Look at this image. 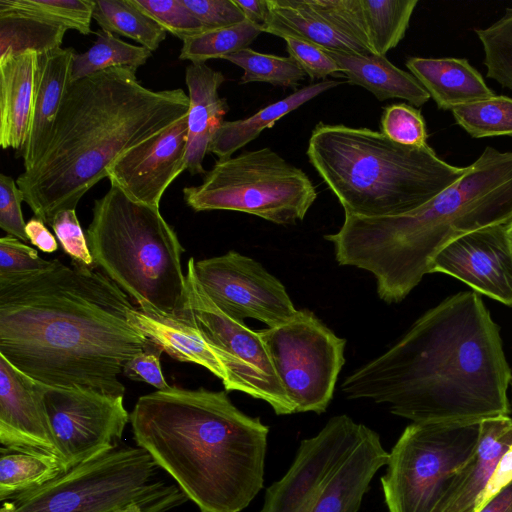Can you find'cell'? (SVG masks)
Instances as JSON below:
<instances>
[{"label": "cell", "instance_id": "1", "mask_svg": "<svg viewBox=\"0 0 512 512\" xmlns=\"http://www.w3.org/2000/svg\"><path fill=\"white\" fill-rule=\"evenodd\" d=\"M133 309L108 276L53 259L43 272L0 284V355L49 387L124 396L119 375L150 344L131 322Z\"/></svg>", "mask_w": 512, "mask_h": 512}, {"label": "cell", "instance_id": "2", "mask_svg": "<svg viewBox=\"0 0 512 512\" xmlns=\"http://www.w3.org/2000/svg\"><path fill=\"white\" fill-rule=\"evenodd\" d=\"M511 380L499 326L480 294L462 291L426 311L341 390L412 422L466 423L509 415Z\"/></svg>", "mask_w": 512, "mask_h": 512}, {"label": "cell", "instance_id": "3", "mask_svg": "<svg viewBox=\"0 0 512 512\" xmlns=\"http://www.w3.org/2000/svg\"><path fill=\"white\" fill-rule=\"evenodd\" d=\"M182 89L154 91L135 71L109 68L71 82L48 144L16 183L34 216L52 224L79 201L123 154L187 116Z\"/></svg>", "mask_w": 512, "mask_h": 512}, {"label": "cell", "instance_id": "4", "mask_svg": "<svg viewBox=\"0 0 512 512\" xmlns=\"http://www.w3.org/2000/svg\"><path fill=\"white\" fill-rule=\"evenodd\" d=\"M130 424L136 445L200 512H241L263 488L269 427L226 390H156L138 398Z\"/></svg>", "mask_w": 512, "mask_h": 512}, {"label": "cell", "instance_id": "5", "mask_svg": "<svg viewBox=\"0 0 512 512\" xmlns=\"http://www.w3.org/2000/svg\"><path fill=\"white\" fill-rule=\"evenodd\" d=\"M512 219V152L487 146L466 173L418 209L389 217L345 215L324 238L340 265L370 272L384 302L398 303L456 238Z\"/></svg>", "mask_w": 512, "mask_h": 512}, {"label": "cell", "instance_id": "6", "mask_svg": "<svg viewBox=\"0 0 512 512\" xmlns=\"http://www.w3.org/2000/svg\"><path fill=\"white\" fill-rule=\"evenodd\" d=\"M306 155L345 215L368 218L410 213L467 171L429 145L405 146L369 128L323 122L313 129Z\"/></svg>", "mask_w": 512, "mask_h": 512}, {"label": "cell", "instance_id": "7", "mask_svg": "<svg viewBox=\"0 0 512 512\" xmlns=\"http://www.w3.org/2000/svg\"><path fill=\"white\" fill-rule=\"evenodd\" d=\"M86 230L96 266L148 316L184 319L187 281L184 252L160 209L133 201L111 185L95 200Z\"/></svg>", "mask_w": 512, "mask_h": 512}, {"label": "cell", "instance_id": "8", "mask_svg": "<svg viewBox=\"0 0 512 512\" xmlns=\"http://www.w3.org/2000/svg\"><path fill=\"white\" fill-rule=\"evenodd\" d=\"M388 454L377 432L334 416L301 441L287 472L267 488L260 512H359Z\"/></svg>", "mask_w": 512, "mask_h": 512}, {"label": "cell", "instance_id": "9", "mask_svg": "<svg viewBox=\"0 0 512 512\" xmlns=\"http://www.w3.org/2000/svg\"><path fill=\"white\" fill-rule=\"evenodd\" d=\"M188 498L143 448L120 444L70 467L38 489L1 502L0 512H168Z\"/></svg>", "mask_w": 512, "mask_h": 512}, {"label": "cell", "instance_id": "10", "mask_svg": "<svg viewBox=\"0 0 512 512\" xmlns=\"http://www.w3.org/2000/svg\"><path fill=\"white\" fill-rule=\"evenodd\" d=\"M317 195L307 174L269 147L218 159L201 184L183 189L196 212L238 211L279 225L303 220Z\"/></svg>", "mask_w": 512, "mask_h": 512}, {"label": "cell", "instance_id": "11", "mask_svg": "<svg viewBox=\"0 0 512 512\" xmlns=\"http://www.w3.org/2000/svg\"><path fill=\"white\" fill-rule=\"evenodd\" d=\"M480 422H412L388 454L381 477L389 512H431L472 458Z\"/></svg>", "mask_w": 512, "mask_h": 512}, {"label": "cell", "instance_id": "12", "mask_svg": "<svg viewBox=\"0 0 512 512\" xmlns=\"http://www.w3.org/2000/svg\"><path fill=\"white\" fill-rule=\"evenodd\" d=\"M258 333L295 412H325L345 362L346 340L306 309Z\"/></svg>", "mask_w": 512, "mask_h": 512}, {"label": "cell", "instance_id": "13", "mask_svg": "<svg viewBox=\"0 0 512 512\" xmlns=\"http://www.w3.org/2000/svg\"><path fill=\"white\" fill-rule=\"evenodd\" d=\"M187 262V308L183 320L199 329L221 352L227 392L240 391L268 403L277 415L296 413L274 370L258 331L222 312L207 296Z\"/></svg>", "mask_w": 512, "mask_h": 512}, {"label": "cell", "instance_id": "14", "mask_svg": "<svg viewBox=\"0 0 512 512\" xmlns=\"http://www.w3.org/2000/svg\"><path fill=\"white\" fill-rule=\"evenodd\" d=\"M44 401L57 449L67 469L119 446L130 423L123 396L47 386Z\"/></svg>", "mask_w": 512, "mask_h": 512}, {"label": "cell", "instance_id": "15", "mask_svg": "<svg viewBox=\"0 0 512 512\" xmlns=\"http://www.w3.org/2000/svg\"><path fill=\"white\" fill-rule=\"evenodd\" d=\"M195 276L213 303L229 317L256 319L269 328L297 313L284 284L261 263L236 251L195 261Z\"/></svg>", "mask_w": 512, "mask_h": 512}, {"label": "cell", "instance_id": "16", "mask_svg": "<svg viewBox=\"0 0 512 512\" xmlns=\"http://www.w3.org/2000/svg\"><path fill=\"white\" fill-rule=\"evenodd\" d=\"M434 272L457 278L478 294L512 307V244L505 224L451 241L434 257L430 273Z\"/></svg>", "mask_w": 512, "mask_h": 512}, {"label": "cell", "instance_id": "17", "mask_svg": "<svg viewBox=\"0 0 512 512\" xmlns=\"http://www.w3.org/2000/svg\"><path fill=\"white\" fill-rule=\"evenodd\" d=\"M187 116L120 156L107 178L135 202L159 209L170 184L187 169Z\"/></svg>", "mask_w": 512, "mask_h": 512}, {"label": "cell", "instance_id": "18", "mask_svg": "<svg viewBox=\"0 0 512 512\" xmlns=\"http://www.w3.org/2000/svg\"><path fill=\"white\" fill-rule=\"evenodd\" d=\"M46 387L0 355L1 447L61 459L44 401Z\"/></svg>", "mask_w": 512, "mask_h": 512}, {"label": "cell", "instance_id": "19", "mask_svg": "<svg viewBox=\"0 0 512 512\" xmlns=\"http://www.w3.org/2000/svg\"><path fill=\"white\" fill-rule=\"evenodd\" d=\"M511 445L512 419L508 415L480 421L476 452L451 478L431 512H474L478 496Z\"/></svg>", "mask_w": 512, "mask_h": 512}, {"label": "cell", "instance_id": "20", "mask_svg": "<svg viewBox=\"0 0 512 512\" xmlns=\"http://www.w3.org/2000/svg\"><path fill=\"white\" fill-rule=\"evenodd\" d=\"M224 81L220 71L205 63H191L186 68L189 98L186 170L192 175L206 173L203 167L205 155L229 110L227 100L218 93Z\"/></svg>", "mask_w": 512, "mask_h": 512}, {"label": "cell", "instance_id": "21", "mask_svg": "<svg viewBox=\"0 0 512 512\" xmlns=\"http://www.w3.org/2000/svg\"><path fill=\"white\" fill-rule=\"evenodd\" d=\"M76 52L58 48L40 54L36 77L32 118L28 137L19 157L29 170L44 152L62 100L71 83V68Z\"/></svg>", "mask_w": 512, "mask_h": 512}, {"label": "cell", "instance_id": "22", "mask_svg": "<svg viewBox=\"0 0 512 512\" xmlns=\"http://www.w3.org/2000/svg\"><path fill=\"white\" fill-rule=\"evenodd\" d=\"M38 64L39 54L32 51L0 61V144L17 157L29 133Z\"/></svg>", "mask_w": 512, "mask_h": 512}, {"label": "cell", "instance_id": "23", "mask_svg": "<svg viewBox=\"0 0 512 512\" xmlns=\"http://www.w3.org/2000/svg\"><path fill=\"white\" fill-rule=\"evenodd\" d=\"M406 67L441 110L452 111L495 95L465 58L410 57Z\"/></svg>", "mask_w": 512, "mask_h": 512}, {"label": "cell", "instance_id": "24", "mask_svg": "<svg viewBox=\"0 0 512 512\" xmlns=\"http://www.w3.org/2000/svg\"><path fill=\"white\" fill-rule=\"evenodd\" d=\"M130 319L150 342L170 357L206 368L226 386L228 373L221 352L189 321L148 316L137 308L131 311Z\"/></svg>", "mask_w": 512, "mask_h": 512}, {"label": "cell", "instance_id": "25", "mask_svg": "<svg viewBox=\"0 0 512 512\" xmlns=\"http://www.w3.org/2000/svg\"><path fill=\"white\" fill-rule=\"evenodd\" d=\"M323 50L336 61L350 84L365 88L379 101L399 98L420 107L430 99L411 73L396 67L385 56Z\"/></svg>", "mask_w": 512, "mask_h": 512}, {"label": "cell", "instance_id": "26", "mask_svg": "<svg viewBox=\"0 0 512 512\" xmlns=\"http://www.w3.org/2000/svg\"><path fill=\"white\" fill-rule=\"evenodd\" d=\"M269 16L263 32L280 38L291 37L325 50L372 55L321 19L305 0H268Z\"/></svg>", "mask_w": 512, "mask_h": 512}, {"label": "cell", "instance_id": "27", "mask_svg": "<svg viewBox=\"0 0 512 512\" xmlns=\"http://www.w3.org/2000/svg\"><path fill=\"white\" fill-rule=\"evenodd\" d=\"M340 84L339 81L325 79L294 91L250 117L234 121L224 120L213 136L209 152L219 159L231 157L233 153L257 138L264 129L273 127L285 115Z\"/></svg>", "mask_w": 512, "mask_h": 512}, {"label": "cell", "instance_id": "28", "mask_svg": "<svg viewBox=\"0 0 512 512\" xmlns=\"http://www.w3.org/2000/svg\"><path fill=\"white\" fill-rule=\"evenodd\" d=\"M67 30L34 14L0 9V61L28 51L40 55L61 48Z\"/></svg>", "mask_w": 512, "mask_h": 512}, {"label": "cell", "instance_id": "29", "mask_svg": "<svg viewBox=\"0 0 512 512\" xmlns=\"http://www.w3.org/2000/svg\"><path fill=\"white\" fill-rule=\"evenodd\" d=\"M0 501L34 491L67 470L57 457L0 448Z\"/></svg>", "mask_w": 512, "mask_h": 512}, {"label": "cell", "instance_id": "30", "mask_svg": "<svg viewBox=\"0 0 512 512\" xmlns=\"http://www.w3.org/2000/svg\"><path fill=\"white\" fill-rule=\"evenodd\" d=\"M93 19L102 30L128 37L151 52L158 49L167 35L132 0H95Z\"/></svg>", "mask_w": 512, "mask_h": 512}, {"label": "cell", "instance_id": "31", "mask_svg": "<svg viewBox=\"0 0 512 512\" xmlns=\"http://www.w3.org/2000/svg\"><path fill=\"white\" fill-rule=\"evenodd\" d=\"M369 46L385 56L404 38L418 0H360Z\"/></svg>", "mask_w": 512, "mask_h": 512}, {"label": "cell", "instance_id": "32", "mask_svg": "<svg viewBox=\"0 0 512 512\" xmlns=\"http://www.w3.org/2000/svg\"><path fill=\"white\" fill-rule=\"evenodd\" d=\"M96 36V41L87 51L74 56L71 82L114 67L136 72L152 56L147 48L124 42L108 31L101 29Z\"/></svg>", "mask_w": 512, "mask_h": 512}, {"label": "cell", "instance_id": "33", "mask_svg": "<svg viewBox=\"0 0 512 512\" xmlns=\"http://www.w3.org/2000/svg\"><path fill=\"white\" fill-rule=\"evenodd\" d=\"M262 33L261 28L245 20L241 23L209 30L183 40L180 60L205 63L209 59L223 58L245 48Z\"/></svg>", "mask_w": 512, "mask_h": 512}, {"label": "cell", "instance_id": "34", "mask_svg": "<svg viewBox=\"0 0 512 512\" xmlns=\"http://www.w3.org/2000/svg\"><path fill=\"white\" fill-rule=\"evenodd\" d=\"M225 59L240 68L244 73L239 83L265 82L284 89L298 90L300 82L306 76L297 62L291 58L260 53L245 48L229 54Z\"/></svg>", "mask_w": 512, "mask_h": 512}, {"label": "cell", "instance_id": "35", "mask_svg": "<svg viewBox=\"0 0 512 512\" xmlns=\"http://www.w3.org/2000/svg\"><path fill=\"white\" fill-rule=\"evenodd\" d=\"M455 122L473 138L512 136V98H491L454 108Z\"/></svg>", "mask_w": 512, "mask_h": 512}, {"label": "cell", "instance_id": "36", "mask_svg": "<svg viewBox=\"0 0 512 512\" xmlns=\"http://www.w3.org/2000/svg\"><path fill=\"white\" fill-rule=\"evenodd\" d=\"M474 32L483 47L487 77L512 90V7L489 27Z\"/></svg>", "mask_w": 512, "mask_h": 512}, {"label": "cell", "instance_id": "37", "mask_svg": "<svg viewBox=\"0 0 512 512\" xmlns=\"http://www.w3.org/2000/svg\"><path fill=\"white\" fill-rule=\"evenodd\" d=\"M95 0H0V9H12L34 14L90 34Z\"/></svg>", "mask_w": 512, "mask_h": 512}, {"label": "cell", "instance_id": "38", "mask_svg": "<svg viewBox=\"0 0 512 512\" xmlns=\"http://www.w3.org/2000/svg\"><path fill=\"white\" fill-rule=\"evenodd\" d=\"M335 30L373 53L369 46L360 0H305Z\"/></svg>", "mask_w": 512, "mask_h": 512}, {"label": "cell", "instance_id": "39", "mask_svg": "<svg viewBox=\"0 0 512 512\" xmlns=\"http://www.w3.org/2000/svg\"><path fill=\"white\" fill-rule=\"evenodd\" d=\"M381 133L392 141L412 147H425L427 130L425 120L420 110L411 105L397 103L383 109Z\"/></svg>", "mask_w": 512, "mask_h": 512}, {"label": "cell", "instance_id": "40", "mask_svg": "<svg viewBox=\"0 0 512 512\" xmlns=\"http://www.w3.org/2000/svg\"><path fill=\"white\" fill-rule=\"evenodd\" d=\"M52 264L53 259L41 258L36 249L18 238L11 235L0 238V284L43 272Z\"/></svg>", "mask_w": 512, "mask_h": 512}, {"label": "cell", "instance_id": "41", "mask_svg": "<svg viewBox=\"0 0 512 512\" xmlns=\"http://www.w3.org/2000/svg\"><path fill=\"white\" fill-rule=\"evenodd\" d=\"M132 2L166 32L182 41L206 31L182 0H132Z\"/></svg>", "mask_w": 512, "mask_h": 512}, {"label": "cell", "instance_id": "42", "mask_svg": "<svg viewBox=\"0 0 512 512\" xmlns=\"http://www.w3.org/2000/svg\"><path fill=\"white\" fill-rule=\"evenodd\" d=\"M51 227L62 249L71 257L73 263L85 268H96L86 234L81 228L75 210L67 209L57 213Z\"/></svg>", "mask_w": 512, "mask_h": 512}, {"label": "cell", "instance_id": "43", "mask_svg": "<svg viewBox=\"0 0 512 512\" xmlns=\"http://www.w3.org/2000/svg\"><path fill=\"white\" fill-rule=\"evenodd\" d=\"M287 52L302 68L310 80H320L341 73L336 61L322 48L291 37L284 38Z\"/></svg>", "mask_w": 512, "mask_h": 512}, {"label": "cell", "instance_id": "44", "mask_svg": "<svg viewBox=\"0 0 512 512\" xmlns=\"http://www.w3.org/2000/svg\"><path fill=\"white\" fill-rule=\"evenodd\" d=\"M24 201L22 191L16 181L5 174L0 175V227L8 235L23 242L29 241L25 227L21 203Z\"/></svg>", "mask_w": 512, "mask_h": 512}, {"label": "cell", "instance_id": "45", "mask_svg": "<svg viewBox=\"0 0 512 512\" xmlns=\"http://www.w3.org/2000/svg\"><path fill=\"white\" fill-rule=\"evenodd\" d=\"M202 23L206 31L232 26L245 21L234 0H182Z\"/></svg>", "mask_w": 512, "mask_h": 512}, {"label": "cell", "instance_id": "46", "mask_svg": "<svg viewBox=\"0 0 512 512\" xmlns=\"http://www.w3.org/2000/svg\"><path fill=\"white\" fill-rule=\"evenodd\" d=\"M161 352L159 347L150 342L143 352L125 364L123 374L131 380L148 383L157 390L170 388L163 376L160 364Z\"/></svg>", "mask_w": 512, "mask_h": 512}, {"label": "cell", "instance_id": "47", "mask_svg": "<svg viewBox=\"0 0 512 512\" xmlns=\"http://www.w3.org/2000/svg\"><path fill=\"white\" fill-rule=\"evenodd\" d=\"M512 482V445L499 459L484 489L477 498L474 512H481L487 504Z\"/></svg>", "mask_w": 512, "mask_h": 512}, {"label": "cell", "instance_id": "48", "mask_svg": "<svg viewBox=\"0 0 512 512\" xmlns=\"http://www.w3.org/2000/svg\"><path fill=\"white\" fill-rule=\"evenodd\" d=\"M29 241L40 251L52 253L58 249V243L54 235L47 229L46 224L36 218H31L25 227Z\"/></svg>", "mask_w": 512, "mask_h": 512}, {"label": "cell", "instance_id": "49", "mask_svg": "<svg viewBox=\"0 0 512 512\" xmlns=\"http://www.w3.org/2000/svg\"><path fill=\"white\" fill-rule=\"evenodd\" d=\"M237 6L243 12L245 19L263 28L269 16L268 0H234Z\"/></svg>", "mask_w": 512, "mask_h": 512}, {"label": "cell", "instance_id": "50", "mask_svg": "<svg viewBox=\"0 0 512 512\" xmlns=\"http://www.w3.org/2000/svg\"><path fill=\"white\" fill-rule=\"evenodd\" d=\"M481 512H512V482L497 494Z\"/></svg>", "mask_w": 512, "mask_h": 512}, {"label": "cell", "instance_id": "51", "mask_svg": "<svg viewBox=\"0 0 512 512\" xmlns=\"http://www.w3.org/2000/svg\"><path fill=\"white\" fill-rule=\"evenodd\" d=\"M116 512H142L140 507L136 504L128 505L124 508L117 510Z\"/></svg>", "mask_w": 512, "mask_h": 512}, {"label": "cell", "instance_id": "52", "mask_svg": "<svg viewBox=\"0 0 512 512\" xmlns=\"http://www.w3.org/2000/svg\"><path fill=\"white\" fill-rule=\"evenodd\" d=\"M505 230H506L507 237H508L510 243L512 244V219L505 224Z\"/></svg>", "mask_w": 512, "mask_h": 512}, {"label": "cell", "instance_id": "53", "mask_svg": "<svg viewBox=\"0 0 512 512\" xmlns=\"http://www.w3.org/2000/svg\"><path fill=\"white\" fill-rule=\"evenodd\" d=\"M511 386H512V380H511Z\"/></svg>", "mask_w": 512, "mask_h": 512}]
</instances>
